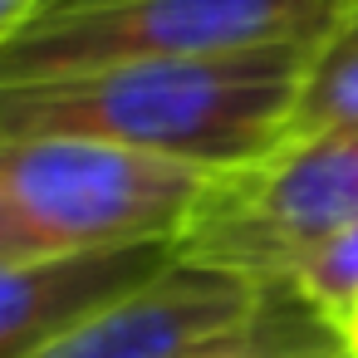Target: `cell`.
Masks as SVG:
<instances>
[{
	"mask_svg": "<svg viewBox=\"0 0 358 358\" xmlns=\"http://www.w3.org/2000/svg\"><path fill=\"white\" fill-rule=\"evenodd\" d=\"M309 50L245 59H128L0 79V138H84L201 172L289 143Z\"/></svg>",
	"mask_w": 358,
	"mask_h": 358,
	"instance_id": "cell-1",
	"label": "cell"
},
{
	"mask_svg": "<svg viewBox=\"0 0 358 358\" xmlns=\"http://www.w3.org/2000/svg\"><path fill=\"white\" fill-rule=\"evenodd\" d=\"M216 177L84 138H0V260L177 245Z\"/></svg>",
	"mask_w": 358,
	"mask_h": 358,
	"instance_id": "cell-2",
	"label": "cell"
},
{
	"mask_svg": "<svg viewBox=\"0 0 358 358\" xmlns=\"http://www.w3.org/2000/svg\"><path fill=\"white\" fill-rule=\"evenodd\" d=\"M358 0H55L0 55V79L128 59H245L314 50Z\"/></svg>",
	"mask_w": 358,
	"mask_h": 358,
	"instance_id": "cell-3",
	"label": "cell"
},
{
	"mask_svg": "<svg viewBox=\"0 0 358 358\" xmlns=\"http://www.w3.org/2000/svg\"><path fill=\"white\" fill-rule=\"evenodd\" d=\"M348 221H358V128H334L221 172L177 255L285 289L294 265Z\"/></svg>",
	"mask_w": 358,
	"mask_h": 358,
	"instance_id": "cell-4",
	"label": "cell"
},
{
	"mask_svg": "<svg viewBox=\"0 0 358 358\" xmlns=\"http://www.w3.org/2000/svg\"><path fill=\"white\" fill-rule=\"evenodd\" d=\"M275 294L236 270L177 255L162 275L94 309L30 358H216L270 314Z\"/></svg>",
	"mask_w": 358,
	"mask_h": 358,
	"instance_id": "cell-5",
	"label": "cell"
},
{
	"mask_svg": "<svg viewBox=\"0 0 358 358\" xmlns=\"http://www.w3.org/2000/svg\"><path fill=\"white\" fill-rule=\"evenodd\" d=\"M177 260L172 241L59 260H0V358H30L94 309L148 285Z\"/></svg>",
	"mask_w": 358,
	"mask_h": 358,
	"instance_id": "cell-6",
	"label": "cell"
},
{
	"mask_svg": "<svg viewBox=\"0 0 358 358\" xmlns=\"http://www.w3.org/2000/svg\"><path fill=\"white\" fill-rule=\"evenodd\" d=\"M334 128H358V10L309 50L294 94L289 138H314Z\"/></svg>",
	"mask_w": 358,
	"mask_h": 358,
	"instance_id": "cell-7",
	"label": "cell"
},
{
	"mask_svg": "<svg viewBox=\"0 0 358 358\" xmlns=\"http://www.w3.org/2000/svg\"><path fill=\"white\" fill-rule=\"evenodd\" d=\"M285 289H294L324 324L338 329L358 309V221H348L324 245H314L294 265V275L285 280Z\"/></svg>",
	"mask_w": 358,
	"mask_h": 358,
	"instance_id": "cell-8",
	"label": "cell"
},
{
	"mask_svg": "<svg viewBox=\"0 0 358 358\" xmlns=\"http://www.w3.org/2000/svg\"><path fill=\"white\" fill-rule=\"evenodd\" d=\"M245 358H353V353L338 343L334 324H324L294 289H285V299H280L265 338Z\"/></svg>",
	"mask_w": 358,
	"mask_h": 358,
	"instance_id": "cell-9",
	"label": "cell"
},
{
	"mask_svg": "<svg viewBox=\"0 0 358 358\" xmlns=\"http://www.w3.org/2000/svg\"><path fill=\"white\" fill-rule=\"evenodd\" d=\"M50 6H55V0H0V55H6Z\"/></svg>",
	"mask_w": 358,
	"mask_h": 358,
	"instance_id": "cell-10",
	"label": "cell"
},
{
	"mask_svg": "<svg viewBox=\"0 0 358 358\" xmlns=\"http://www.w3.org/2000/svg\"><path fill=\"white\" fill-rule=\"evenodd\" d=\"M280 299H285V289L275 294V304H270V314H265V319H260V324H255V329H250V334H245L241 343H231V348H226V353H216V358H245V353H250V348H255V343L265 338V329H270V319H275V309H280Z\"/></svg>",
	"mask_w": 358,
	"mask_h": 358,
	"instance_id": "cell-11",
	"label": "cell"
},
{
	"mask_svg": "<svg viewBox=\"0 0 358 358\" xmlns=\"http://www.w3.org/2000/svg\"><path fill=\"white\" fill-rule=\"evenodd\" d=\"M334 334H338V343H343V348H348V353L358 358V309H353V314H348V319H343V324H338Z\"/></svg>",
	"mask_w": 358,
	"mask_h": 358,
	"instance_id": "cell-12",
	"label": "cell"
}]
</instances>
